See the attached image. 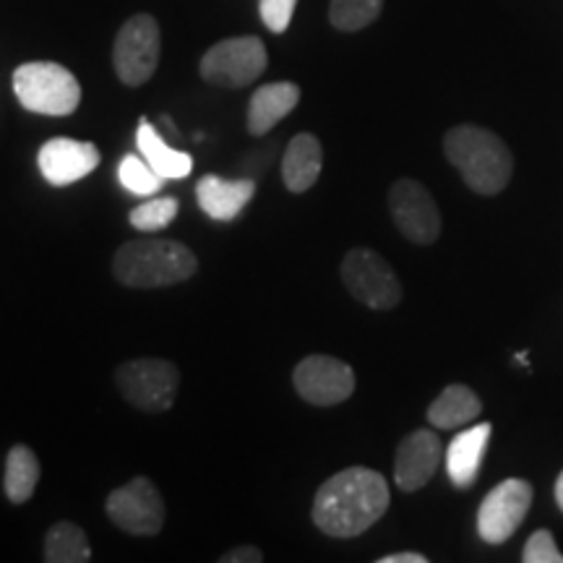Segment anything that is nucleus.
I'll list each match as a JSON object with an SVG mask.
<instances>
[{
	"mask_svg": "<svg viewBox=\"0 0 563 563\" xmlns=\"http://www.w3.org/2000/svg\"><path fill=\"white\" fill-rule=\"evenodd\" d=\"M391 493L382 473L347 467L316 490L313 522L329 538L350 540L368 532L389 511Z\"/></svg>",
	"mask_w": 563,
	"mask_h": 563,
	"instance_id": "1",
	"label": "nucleus"
},
{
	"mask_svg": "<svg viewBox=\"0 0 563 563\" xmlns=\"http://www.w3.org/2000/svg\"><path fill=\"white\" fill-rule=\"evenodd\" d=\"M256 196V183L249 178L224 180L220 175H203L196 186V201L209 220L232 222Z\"/></svg>",
	"mask_w": 563,
	"mask_h": 563,
	"instance_id": "15",
	"label": "nucleus"
},
{
	"mask_svg": "<svg viewBox=\"0 0 563 563\" xmlns=\"http://www.w3.org/2000/svg\"><path fill=\"white\" fill-rule=\"evenodd\" d=\"M323 167V146L313 133H298L287 144L285 157H282V180L292 194H306L321 178Z\"/></svg>",
	"mask_w": 563,
	"mask_h": 563,
	"instance_id": "18",
	"label": "nucleus"
},
{
	"mask_svg": "<svg viewBox=\"0 0 563 563\" xmlns=\"http://www.w3.org/2000/svg\"><path fill=\"white\" fill-rule=\"evenodd\" d=\"M384 0H329V21L336 32H361L382 16Z\"/></svg>",
	"mask_w": 563,
	"mask_h": 563,
	"instance_id": "23",
	"label": "nucleus"
},
{
	"mask_svg": "<svg viewBox=\"0 0 563 563\" xmlns=\"http://www.w3.org/2000/svg\"><path fill=\"white\" fill-rule=\"evenodd\" d=\"M441 454L443 443L428 428L405 435L402 443L397 446V456H394V483H397V488L415 493L422 485L431 483L435 470H439Z\"/></svg>",
	"mask_w": 563,
	"mask_h": 563,
	"instance_id": "14",
	"label": "nucleus"
},
{
	"mask_svg": "<svg viewBox=\"0 0 563 563\" xmlns=\"http://www.w3.org/2000/svg\"><path fill=\"white\" fill-rule=\"evenodd\" d=\"M178 211L180 203L175 196H162V199H150L139 203L136 209H131L129 222L131 228H136L139 232H159L170 228L175 217H178Z\"/></svg>",
	"mask_w": 563,
	"mask_h": 563,
	"instance_id": "25",
	"label": "nucleus"
},
{
	"mask_svg": "<svg viewBox=\"0 0 563 563\" xmlns=\"http://www.w3.org/2000/svg\"><path fill=\"white\" fill-rule=\"evenodd\" d=\"M493 426L490 422H477L475 428L456 433L446 449V473L460 490L473 488L477 475H481L485 452H488Z\"/></svg>",
	"mask_w": 563,
	"mask_h": 563,
	"instance_id": "16",
	"label": "nucleus"
},
{
	"mask_svg": "<svg viewBox=\"0 0 563 563\" xmlns=\"http://www.w3.org/2000/svg\"><path fill=\"white\" fill-rule=\"evenodd\" d=\"M266 66H269L266 45L253 34H245V37H230L211 45L199 63V74L211 87L243 89L251 87Z\"/></svg>",
	"mask_w": 563,
	"mask_h": 563,
	"instance_id": "6",
	"label": "nucleus"
},
{
	"mask_svg": "<svg viewBox=\"0 0 563 563\" xmlns=\"http://www.w3.org/2000/svg\"><path fill=\"white\" fill-rule=\"evenodd\" d=\"M483 412L481 397L464 384H449L428 407V422L441 431L470 426Z\"/></svg>",
	"mask_w": 563,
	"mask_h": 563,
	"instance_id": "20",
	"label": "nucleus"
},
{
	"mask_svg": "<svg viewBox=\"0 0 563 563\" xmlns=\"http://www.w3.org/2000/svg\"><path fill=\"white\" fill-rule=\"evenodd\" d=\"M532 506V485L519 477L498 483L477 511V534L488 545H501L519 530Z\"/></svg>",
	"mask_w": 563,
	"mask_h": 563,
	"instance_id": "12",
	"label": "nucleus"
},
{
	"mask_svg": "<svg viewBox=\"0 0 563 563\" xmlns=\"http://www.w3.org/2000/svg\"><path fill=\"white\" fill-rule=\"evenodd\" d=\"M522 561L525 563H563V553L559 551V545H555L551 532L538 530L530 540H527Z\"/></svg>",
	"mask_w": 563,
	"mask_h": 563,
	"instance_id": "27",
	"label": "nucleus"
},
{
	"mask_svg": "<svg viewBox=\"0 0 563 563\" xmlns=\"http://www.w3.org/2000/svg\"><path fill=\"white\" fill-rule=\"evenodd\" d=\"M108 519L118 530L152 538L165 527V498L150 477H133L104 501Z\"/></svg>",
	"mask_w": 563,
	"mask_h": 563,
	"instance_id": "9",
	"label": "nucleus"
},
{
	"mask_svg": "<svg viewBox=\"0 0 563 563\" xmlns=\"http://www.w3.org/2000/svg\"><path fill=\"white\" fill-rule=\"evenodd\" d=\"M222 563H262L264 561V551L256 545H238L220 555Z\"/></svg>",
	"mask_w": 563,
	"mask_h": 563,
	"instance_id": "28",
	"label": "nucleus"
},
{
	"mask_svg": "<svg viewBox=\"0 0 563 563\" xmlns=\"http://www.w3.org/2000/svg\"><path fill=\"white\" fill-rule=\"evenodd\" d=\"M100 162H102V154L97 150V144H91V141L66 139V136L45 141L37 154L42 178L55 188L84 180L89 173L97 170Z\"/></svg>",
	"mask_w": 563,
	"mask_h": 563,
	"instance_id": "13",
	"label": "nucleus"
},
{
	"mask_svg": "<svg viewBox=\"0 0 563 563\" xmlns=\"http://www.w3.org/2000/svg\"><path fill=\"white\" fill-rule=\"evenodd\" d=\"M342 282L347 292L373 311H391L402 302V282L382 253L352 249L342 258Z\"/></svg>",
	"mask_w": 563,
	"mask_h": 563,
	"instance_id": "8",
	"label": "nucleus"
},
{
	"mask_svg": "<svg viewBox=\"0 0 563 563\" xmlns=\"http://www.w3.org/2000/svg\"><path fill=\"white\" fill-rule=\"evenodd\" d=\"M136 144H139L141 157L150 162L154 170H157L165 180H183L191 175L194 170L191 154L173 150V146L162 139V133L146 121V118H141L139 121Z\"/></svg>",
	"mask_w": 563,
	"mask_h": 563,
	"instance_id": "19",
	"label": "nucleus"
},
{
	"mask_svg": "<svg viewBox=\"0 0 563 563\" xmlns=\"http://www.w3.org/2000/svg\"><path fill=\"white\" fill-rule=\"evenodd\" d=\"M378 563H428V559L422 553H415V551H402V553H389V555H382Z\"/></svg>",
	"mask_w": 563,
	"mask_h": 563,
	"instance_id": "29",
	"label": "nucleus"
},
{
	"mask_svg": "<svg viewBox=\"0 0 563 563\" xmlns=\"http://www.w3.org/2000/svg\"><path fill=\"white\" fill-rule=\"evenodd\" d=\"M555 504H559V509L563 511V470H561L559 481H555Z\"/></svg>",
	"mask_w": 563,
	"mask_h": 563,
	"instance_id": "30",
	"label": "nucleus"
},
{
	"mask_svg": "<svg viewBox=\"0 0 563 563\" xmlns=\"http://www.w3.org/2000/svg\"><path fill=\"white\" fill-rule=\"evenodd\" d=\"M300 102V87L292 81H272L253 91L249 102L251 136H266L274 125L285 121Z\"/></svg>",
	"mask_w": 563,
	"mask_h": 563,
	"instance_id": "17",
	"label": "nucleus"
},
{
	"mask_svg": "<svg viewBox=\"0 0 563 563\" xmlns=\"http://www.w3.org/2000/svg\"><path fill=\"white\" fill-rule=\"evenodd\" d=\"M40 460L24 443L11 446L9 456H5V475H3V490L11 504H26L34 496L40 483Z\"/></svg>",
	"mask_w": 563,
	"mask_h": 563,
	"instance_id": "21",
	"label": "nucleus"
},
{
	"mask_svg": "<svg viewBox=\"0 0 563 563\" xmlns=\"http://www.w3.org/2000/svg\"><path fill=\"white\" fill-rule=\"evenodd\" d=\"M295 5H298V0H258V16H262L266 30L282 34L290 30Z\"/></svg>",
	"mask_w": 563,
	"mask_h": 563,
	"instance_id": "26",
	"label": "nucleus"
},
{
	"mask_svg": "<svg viewBox=\"0 0 563 563\" xmlns=\"http://www.w3.org/2000/svg\"><path fill=\"white\" fill-rule=\"evenodd\" d=\"M389 211L397 230L415 245H431L441 235V211L433 194L412 178L389 188Z\"/></svg>",
	"mask_w": 563,
	"mask_h": 563,
	"instance_id": "11",
	"label": "nucleus"
},
{
	"mask_svg": "<svg viewBox=\"0 0 563 563\" xmlns=\"http://www.w3.org/2000/svg\"><path fill=\"white\" fill-rule=\"evenodd\" d=\"M118 180H121L125 191L136 196H154L165 186V178L144 157H139V154H125L121 159V165H118Z\"/></svg>",
	"mask_w": 563,
	"mask_h": 563,
	"instance_id": "24",
	"label": "nucleus"
},
{
	"mask_svg": "<svg viewBox=\"0 0 563 563\" xmlns=\"http://www.w3.org/2000/svg\"><path fill=\"white\" fill-rule=\"evenodd\" d=\"M162 32L152 13H136L118 32L112 45V68L125 87H144L159 66Z\"/></svg>",
	"mask_w": 563,
	"mask_h": 563,
	"instance_id": "7",
	"label": "nucleus"
},
{
	"mask_svg": "<svg viewBox=\"0 0 563 563\" xmlns=\"http://www.w3.org/2000/svg\"><path fill=\"white\" fill-rule=\"evenodd\" d=\"M47 563H87L91 561V545L87 532L74 522H55L45 534Z\"/></svg>",
	"mask_w": 563,
	"mask_h": 563,
	"instance_id": "22",
	"label": "nucleus"
},
{
	"mask_svg": "<svg viewBox=\"0 0 563 563\" xmlns=\"http://www.w3.org/2000/svg\"><path fill=\"white\" fill-rule=\"evenodd\" d=\"M13 95L34 115L66 118L81 104V84L66 66L53 60L21 63L13 70Z\"/></svg>",
	"mask_w": 563,
	"mask_h": 563,
	"instance_id": "4",
	"label": "nucleus"
},
{
	"mask_svg": "<svg viewBox=\"0 0 563 563\" xmlns=\"http://www.w3.org/2000/svg\"><path fill=\"white\" fill-rule=\"evenodd\" d=\"M292 386L302 402L313 407H334L347 402L355 391V371L340 357L308 355L295 365Z\"/></svg>",
	"mask_w": 563,
	"mask_h": 563,
	"instance_id": "10",
	"label": "nucleus"
},
{
	"mask_svg": "<svg viewBox=\"0 0 563 563\" xmlns=\"http://www.w3.org/2000/svg\"><path fill=\"white\" fill-rule=\"evenodd\" d=\"M199 272L196 253L170 238L129 241L112 256L115 279L133 290H157L191 279Z\"/></svg>",
	"mask_w": 563,
	"mask_h": 563,
	"instance_id": "3",
	"label": "nucleus"
},
{
	"mask_svg": "<svg viewBox=\"0 0 563 563\" xmlns=\"http://www.w3.org/2000/svg\"><path fill=\"white\" fill-rule=\"evenodd\" d=\"M443 154L460 170L467 188L481 196H496L509 186L514 154L501 136L483 125H454L443 136Z\"/></svg>",
	"mask_w": 563,
	"mask_h": 563,
	"instance_id": "2",
	"label": "nucleus"
},
{
	"mask_svg": "<svg viewBox=\"0 0 563 563\" xmlns=\"http://www.w3.org/2000/svg\"><path fill=\"white\" fill-rule=\"evenodd\" d=\"M115 384L123 399L144 412H167L180 389L178 365L162 357H133L118 365Z\"/></svg>",
	"mask_w": 563,
	"mask_h": 563,
	"instance_id": "5",
	"label": "nucleus"
}]
</instances>
